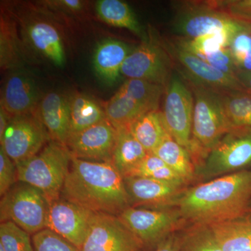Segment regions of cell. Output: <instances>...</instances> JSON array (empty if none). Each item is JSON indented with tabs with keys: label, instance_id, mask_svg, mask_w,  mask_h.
I'll list each match as a JSON object with an SVG mask.
<instances>
[{
	"label": "cell",
	"instance_id": "obj_1",
	"mask_svg": "<svg viewBox=\"0 0 251 251\" xmlns=\"http://www.w3.org/2000/svg\"><path fill=\"white\" fill-rule=\"evenodd\" d=\"M251 200V171H242L186 190L175 204L183 219L209 226L240 219Z\"/></svg>",
	"mask_w": 251,
	"mask_h": 251
},
{
	"label": "cell",
	"instance_id": "obj_5",
	"mask_svg": "<svg viewBox=\"0 0 251 251\" xmlns=\"http://www.w3.org/2000/svg\"><path fill=\"white\" fill-rule=\"evenodd\" d=\"M49 205L42 191L17 181L1 196L0 221H11L29 234H34L46 228Z\"/></svg>",
	"mask_w": 251,
	"mask_h": 251
},
{
	"label": "cell",
	"instance_id": "obj_7",
	"mask_svg": "<svg viewBox=\"0 0 251 251\" xmlns=\"http://www.w3.org/2000/svg\"><path fill=\"white\" fill-rule=\"evenodd\" d=\"M161 112L167 130L180 145L193 152L192 134L194 98L192 90L178 75H171L166 85Z\"/></svg>",
	"mask_w": 251,
	"mask_h": 251
},
{
	"label": "cell",
	"instance_id": "obj_9",
	"mask_svg": "<svg viewBox=\"0 0 251 251\" xmlns=\"http://www.w3.org/2000/svg\"><path fill=\"white\" fill-rule=\"evenodd\" d=\"M251 163V128H234L210 151L201 173L204 177L238 171Z\"/></svg>",
	"mask_w": 251,
	"mask_h": 251
},
{
	"label": "cell",
	"instance_id": "obj_38",
	"mask_svg": "<svg viewBox=\"0 0 251 251\" xmlns=\"http://www.w3.org/2000/svg\"><path fill=\"white\" fill-rule=\"evenodd\" d=\"M42 4L46 8L67 14H76L83 9L85 2L80 0H53L44 1Z\"/></svg>",
	"mask_w": 251,
	"mask_h": 251
},
{
	"label": "cell",
	"instance_id": "obj_2",
	"mask_svg": "<svg viewBox=\"0 0 251 251\" xmlns=\"http://www.w3.org/2000/svg\"><path fill=\"white\" fill-rule=\"evenodd\" d=\"M61 197L92 212L115 216L130 203L125 179L112 162L73 156Z\"/></svg>",
	"mask_w": 251,
	"mask_h": 251
},
{
	"label": "cell",
	"instance_id": "obj_21",
	"mask_svg": "<svg viewBox=\"0 0 251 251\" xmlns=\"http://www.w3.org/2000/svg\"><path fill=\"white\" fill-rule=\"evenodd\" d=\"M132 50L128 44L115 39L100 42L93 57L94 68L97 75L109 83L116 82L121 75L122 65Z\"/></svg>",
	"mask_w": 251,
	"mask_h": 251
},
{
	"label": "cell",
	"instance_id": "obj_31",
	"mask_svg": "<svg viewBox=\"0 0 251 251\" xmlns=\"http://www.w3.org/2000/svg\"><path fill=\"white\" fill-rule=\"evenodd\" d=\"M0 245L4 251H34L30 234L11 221L0 224Z\"/></svg>",
	"mask_w": 251,
	"mask_h": 251
},
{
	"label": "cell",
	"instance_id": "obj_10",
	"mask_svg": "<svg viewBox=\"0 0 251 251\" xmlns=\"http://www.w3.org/2000/svg\"><path fill=\"white\" fill-rule=\"evenodd\" d=\"M175 31L185 39H195L209 34H223L232 39L242 31L251 29L250 25L234 19L214 8H199L181 13L175 23Z\"/></svg>",
	"mask_w": 251,
	"mask_h": 251
},
{
	"label": "cell",
	"instance_id": "obj_28",
	"mask_svg": "<svg viewBox=\"0 0 251 251\" xmlns=\"http://www.w3.org/2000/svg\"><path fill=\"white\" fill-rule=\"evenodd\" d=\"M225 115L233 128H251V94L234 91L220 94Z\"/></svg>",
	"mask_w": 251,
	"mask_h": 251
},
{
	"label": "cell",
	"instance_id": "obj_16",
	"mask_svg": "<svg viewBox=\"0 0 251 251\" xmlns=\"http://www.w3.org/2000/svg\"><path fill=\"white\" fill-rule=\"evenodd\" d=\"M170 53L186 71L187 80L217 93L234 91H245L236 76L229 75L213 67L196 54L181 49L176 44H171Z\"/></svg>",
	"mask_w": 251,
	"mask_h": 251
},
{
	"label": "cell",
	"instance_id": "obj_29",
	"mask_svg": "<svg viewBox=\"0 0 251 251\" xmlns=\"http://www.w3.org/2000/svg\"><path fill=\"white\" fill-rule=\"evenodd\" d=\"M20 40L14 21L1 15L0 23V64L2 69L19 67L21 61Z\"/></svg>",
	"mask_w": 251,
	"mask_h": 251
},
{
	"label": "cell",
	"instance_id": "obj_37",
	"mask_svg": "<svg viewBox=\"0 0 251 251\" xmlns=\"http://www.w3.org/2000/svg\"><path fill=\"white\" fill-rule=\"evenodd\" d=\"M198 57L221 72L237 77L239 70L234 64L229 48L220 50L213 53L204 54Z\"/></svg>",
	"mask_w": 251,
	"mask_h": 251
},
{
	"label": "cell",
	"instance_id": "obj_42",
	"mask_svg": "<svg viewBox=\"0 0 251 251\" xmlns=\"http://www.w3.org/2000/svg\"><path fill=\"white\" fill-rule=\"evenodd\" d=\"M0 251H4V249H3L1 245H0Z\"/></svg>",
	"mask_w": 251,
	"mask_h": 251
},
{
	"label": "cell",
	"instance_id": "obj_41",
	"mask_svg": "<svg viewBox=\"0 0 251 251\" xmlns=\"http://www.w3.org/2000/svg\"><path fill=\"white\" fill-rule=\"evenodd\" d=\"M11 116L6 111V110L2 106L0 105V139L2 138L9 125Z\"/></svg>",
	"mask_w": 251,
	"mask_h": 251
},
{
	"label": "cell",
	"instance_id": "obj_11",
	"mask_svg": "<svg viewBox=\"0 0 251 251\" xmlns=\"http://www.w3.org/2000/svg\"><path fill=\"white\" fill-rule=\"evenodd\" d=\"M171 62L166 50L153 41H143L126 59L121 75L163 86L171 78Z\"/></svg>",
	"mask_w": 251,
	"mask_h": 251
},
{
	"label": "cell",
	"instance_id": "obj_36",
	"mask_svg": "<svg viewBox=\"0 0 251 251\" xmlns=\"http://www.w3.org/2000/svg\"><path fill=\"white\" fill-rule=\"evenodd\" d=\"M18 181L17 168L14 161L0 147V196H3Z\"/></svg>",
	"mask_w": 251,
	"mask_h": 251
},
{
	"label": "cell",
	"instance_id": "obj_22",
	"mask_svg": "<svg viewBox=\"0 0 251 251\" xmlns=\"http://www.w3.org/2000/svg\"><path fill=\"white\" fill-rule=\"evenodd\" d=\"M106 119L105 108L95 99L86 94H74L70 97V122L68 139Z\"/></svg>",
	"mask_w": 251,
	"mask_h": 251
},
{
	"label": "cell",
	"instance_id": "obj_27",
	"mask_svg": "<svg viewBox=\"0 0 251 251\" xmlns=\"http://www.w3.org/2000/svg\"><path fill=\"white\" fill-rule=\"evenodd\" d=\"M152 153L177 173L186 182L193 179L194 168L191 154L186 148L176 143L171 135H167Z\"/></svg>",
	"mask_w": 251,
	"mask_h": 251
},
{
	"label": "cell",
	"instance_id": "obj_24",
	"mask_svg": "<svg viewBox=\"0 0 251 251\" xmlns=\"http://www.w3.org/2000/svg\"><path fill=\"white\" fill-rule=\"evenodd\" d=\"M223 251H251V219L209 226Z\"/></svg>",
	"mask_w": 251,
	"mask_h": 251
},
{
	"label": "cell",
	"instance_id": "obj_18",
	"mask_svg": "<svg viewBox=\"0 0 251 251\" xmlns=\"http://www.w3.org/2000/svg\"><path fill=\"white\" fill-rule=\"evenodd\" d=\"M130 202L151 206L175 204L183 193L181 183L146 177H125Z\"/></svg>",
	"mask_w": 251,
	"mask_h": 251
},
{
	"label": "cell",
	"instance_id": "obj_4",
	"mask_svg": "<svg viewBox=\"0 0 251 251\" xmlns=\"http://www.w3.org/2000/svg\"><path fill=\"white\" fill-rule=\"evenodd\" d=\"M164 86L128 79L105 104L107 120L116 128L128 126L137 119L158 110Z\"/></svg>",
	"mask_w": 251,
	"mask_h": 251
},
{
	"label": "cell",
	"instance_id": "obj_6",
	"mask_svg": "<svg viewBox=\"0 0 251 251\" xmlns=\"http://www.w3.org/2000/svg\"><path fill=\"white\" fill-rule=\"evenodd\" d=\"M188 82L194 97L192 134L196 146L210 151L234 128L225 115L220 94Z\"/></svg>",
	"mask_w": 251,
	"mask_h": 251
},
{
	"label": "cell",
	"instance_id": "obj_40",
	"mask_svg": "<svg viewBox=\"0 0 251 251\" xmlns=\"http://www.w3.org/2000/svg\"><path fill=\"white\" fill-rule=\"evenodd\" d=\"M237 77L244 90L251 94V72H238Z\"/></svg>",
	"mask_w": 251,
	"mask_h": 251
},
{
	"label": "cell",
	"instance_id": "obj_30",
	"mask_svg": "<svg viewBox=\"0 0 251 251\" xmlns=\"http://www.w3.org/2000/svg\"><path fill=\"white\" fill-rule=\"evenodd\" d=\"M232 39V37L226 34H209L195 39L180 37L176 39L175 44L185 50L201 56L229 48Z\"/></svg>",
	"mask_w": 251,
	"mask_h": 251
},
{
	"label": "cell",
	"instance_id": "obj_15",
	"mask_svg": "<svg viewBox=\"0 0 251 251\" xmlns=\"http://www.w3.org/2000/svg\"><path fill=\"white\" fill-rule=\"evenodd\" d=\"M117 135V128L106 119L70 137L66 147L78 159L112 162Z\"/></svg>",
	"mask_w": 251,
	"mask_h": 251
},
{
	"label": "cell",
	"instance_id": "obj_13",
	"mask_svg": "<svg viewBox=\"0 0 251 251\" xmlns=\"http://www.w3.org/2000/svg\"><path fill=\"white\" fill-rule=\"evenodd\" d=\"M143 244H154L179 226V211L128 208L117 216Z\"/></svg>",
	"mask_w": 251,
	"mask_h": 251
},
{
	"label": "cell",
	"instance_id": "obj_33",
	"mask_svg": "<svg viewBox=\"0 0 251 251\" xmlns=\"http://www.w3.org/2000/svg\"><path fill=\"white\" fill-rule=\"evenodd\" d=\"M229 49L239 72H251V29L234 36Z\"/></svg>",
	"mask_w": 251,
	"mask_h": 251
},
{
	"label": "cell",
	"instance_id": "obj_25",
	"mask_svg": "<svg viewBox=\"0 0 251 251\" xmlns=\"http://www.w3.org/2000/svg\"><path fill=\"white\" fill-rule=\"evenodd\" d=\"M97 14L104 22L114 27L125 28L148 40L138 18L129 5L120 0H100L97 2Z\"/></svg>",
	"mask_w": 251,
	"mask_h": 251
},
{
	"label": "cell",
	"instance_id": "obj_23",
	"mask_svg": "<svg viewBox=\"0 0 251 251\" xmlns=\"http://www.w3.org/2000/svg\"><path fill=\"white\" fill-rule=\"evenodd\" d=\"M116 144L112 156V163L125 177L149 152L135 139L128 126L117 128Z\"/></svg>",
	"mask_w": 251,
	"mask_h": 251
},
{
	"label": "cell",
	"instance_id": "obj_8",
	"mask_svg": "<svg viewBox=\"0 0 251 251\" xmlns=\"http://www.w3.org/2000/svg\"><path fill=\"white\" fill-rule=\"evenodd\" d=\"M50 140L35 111L11 117L0 143L6 154L17 165L35 156Z\"/></svg>",
	"mask_w": 251,
	"mask_h": 251
},
{
	"label": "cell",
	"instance_id": "obj_19",
	"mask_svg": "<svg viewBox=\"0 0 251 251\" xmlns=\"http://www.w3.org/2000/svg\"><path fill=\"white\" fill-rule=\"evenodd\" d=\"M52 141L66 146L70 122V97L50 92L41 99L36 110Z\"/></svg>",
	"mask_w": 251,
	"mask_h": 251
},
{
	"label": "cell",
	"instance_id": "obj_39",
	"mask_svg": "<svg viewBox=\"0 0 251 251\" xmlns=\"http://www.w3.org/2000/svg\"><path fill=\"white\" fill-rule=\"evenodd\" d=\"M179 243L176 237H169L159 244L156 251H179Z\"/></svg>",
	"mask_w": 251,
	"mask_h": 251
},
{
	"label": "cell",
	"instance_id": "obj_32",
	"mask_svg": "<svg viewBox=\"0 0 251 251\" xmlns=\"http://www.w3.org/2000/svg\"><path fill=\"white\" fill-rule=\"evenodd\" d=\"M179 251H223L209 226H199L179 243Z\"/></svg>",
	"mask_w": 251,
	"mask_h": 251
},
{
	"label": "cell",
	"instance_id": "obj_35",
	"mask_svg": "<svg viewBox=\"0 0 251 251\" xmlns=\"http://www.w3.org/2000/svg\"><path fill=\"white\" fill-rule=\"evenodd\" d=\"M214 4L234 19L251 25V0L216 1Z\"/></svg>",
	"mask_w": 251,
	"mask_h": 251
},
{
	"label": "cell",
	"instance_id": "obj_17",
	"mask_svg": "<svg viewBox=\"0 0 251 251\" xmlns=\"http://www.w3.org/2000/svg\"><path fill=\"white\" fill-rule=\"evenodd\" d=\"M40 99L35 81L25 73L15 72L5 81L0 105L11 117L27 115L36 111Z\"/></svg>",
	"mask_w": 251,
	"mask_h": 251
},
{
	"label": "cell",
	"instance_id": "obj_14",
	"mask_svg": "<svg viewBox=\"0 0 251 251\" xmlns=\"http://www.w3.org/2000/svg\"><path fill=\"white\" fill-rule=\"evenodd\" d=\"M94 213L60 197L50 202L46 228L82 249Z\"/></svg>",
	"mask_w": 251,
	"mask_h": 251
},
{
	"label": "cell",
	"instance_id": "obj_20",
	"mask_svg": "<svg viewBox=\"0 0 251 251\" xmlns=\"http://www.w3.org/2000/svg\"><path fill=\"white\" fill-rule=\"evenodd\" d=\"M25 36L29 45L37 53L57 67L66 62V52L60 33L51 23L36 20L26 26Z\"/></svg>",
	"mask_w": 251,
	"mask_h": 251
},
{
	"label": "cell",
	"instance_id": "obj_26",
	"mask_svg": "<svg viewBox=\"0 0 251 251\" xmlns=\"http://www.w3.org/2000/svg\"><path fill=\"white\" fill-rule=\"evenodd\" d=\"M128 128L135 139L149 153H152L169 134L161 112L158 110L148 112L137 119Z\"/></svg>",
	"mask_w": 251,
	"mask_h": 251
},
{
	"label": "cell",
	"instance_id": "obj_34",
	"mask_svg": "<svg viewBox=\"0 0 251 251\" xmlns=\"http://www.w3.org/2000/svg\"><path fill=\"white\" fill-rule=\"evenodd\" d=\"M34 251H81L58 234L46 228L33 234Z\"/></svg>",
	"mask_w": 251,
	"mask_h": 251
},
{
	"label": "cell",
	"instance_id": "obj_3",
	"mask_svg": "<svg viewBox=\"0 0 251 251\" xmlns=\"http://www.w3.org/2000/svg\"><path fill=\"white\" fill-rule=\"evenodd\" d=\"M71 161L67 147L50 140L35 156L16 165L18 181L38 188L52 202L61 197Z\"/></svg>",
	"mask_w": 251,
	"mask_h": 251
},
{
	"label": "cell",
	"instance_id": "obj_12",
	"mask_svg": "<svg viewBox=\"0 0 251 251\" xmlns=\"http://www.w3.org/2000/svg\"><path fill=\"white\" fill-rule=\"evenodd\" d=\"M142 245L118 216L94 213L81 251H139Z\"/></svg>",
	"mask_w": 251,
	"mask_h": 251
}]
</instances>
